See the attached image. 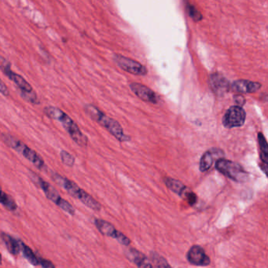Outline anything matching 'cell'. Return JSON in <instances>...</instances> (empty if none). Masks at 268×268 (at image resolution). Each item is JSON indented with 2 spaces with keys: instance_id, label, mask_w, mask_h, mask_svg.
<instances>
[{
  "instance_id": "cell-18",
  "label": "cell",
  "mask_w": 268,
  "mask_h": 268,
  "mask_svg": "<svg viewBox=\"0 0 268 268\" xmlns=\"http://www.w3.org/2000/svg\"><path fill=\"white\" fill-rule=\"evenodd\" d=\"M258 142H259L260 149H261V160L262 161L261 169L264 171L265 174L268 172V145L266 139L263 133L258 134Z\"/></svg>"
},
{
  "instance_id": "cell-29",
  "label": "cell",
  "mask_w": 268,
  "mask_h": 268,
  "mask_svg": "<svg viewBox=\"0 0 268 268\" xmlns=\"http://www.w3.org/2000/svg\"><path fill=\"white\" fill-rule=\"evenodd\" d=\"M39 258V265L43 267V268H55L54 264L51 261H48V260L43 259L41 257H38Z\"/></svg>"
},
{
  "instance_id": "cell-30",
  "label": "cell",
  "mask_w": 268,
  "mask_h": 268,
  "mask_svg": "<svg viewBox=\"0 0 268 268\" xmlns=\"http://www.w3.org/2000/svg\"><path fill=\"white\" fill-rule=\"evenodd\" d=\"M0 93L4 96H9V88L6 85V83L1 80V78H0Z\"/></svg>"
},
{
  "instance_id": "cell-9",
  "label": "cell",
  "mask_w": 268,
  "mask_h": 268,
  "mask_svg": "<svg viewBox=\"0 0 268 268\" xmlns=\"http://www.w3.org/2000/svg\"><path fill=\"white\" fill-rule=\"evenodd\" d=\"M187 258L188 262L194 266L206 267L211 264L209 256L199 246H193L187 253Z\"/></svg>"
},
{
  "instance_id": "cell-19",
  "label": "cell",
  "mask_w": 268,
  "mask_h": 268,
  "mask_svg": "<svg viewBox=\"0 0 268 268\" xmlns=\"http://www.w3.org/2000/svg\"><path fill=\"white\" fill-rule=\"evenodd\" d=\"M1 239L3 241L4 244L6 246L8 251L12 254V255L17 256L20 253V246H19L18 239H13L10 235L8 234L2 233L0 234Z\"/></svg>"
},
{
  "instance_id": "cell-15",
  "label": "cell",
  "mask_w": 268,
  "mask_h": 268,
  "mask_svg": "<svg viewBox=\"0 0 268 268\" xmlns=\"http://www.w3.org/2000/svg\"><path fill=\"white\" fill-rule=\"evenodd\" d=\"M94 225L96 227L100 233L102 235L111 237L115 239L117 236L118 231L115 229L114 226L106 220H101V219H95L94 220Z\"/></svg>"
},
{
  "instance_id": "cell-8",
  "label": "cell",
  "mask_w": 268,
  "mask_h": 268,
  "mask_svg": "<svg viewBox=\"0 0 268 268\" xmlns=\"http://www.w3.org/2000/svg\"><path fill=\"white\" fill-rule=\"evenodd\" d=\"M50 177L52 178V180L56 184L62 187L63 189H65V191L69 193L71 196L73 197L76 199L80 200V201L81 200L83 194H84L85 191H83V189L80 188L75 182L72 181L68 178L64 177L56 172H51Z\"/></svg>"
},
{
  "instance_id": "cell-12",
  "label": "cell",
  "mask_w": 268,
  "mask_h": 268,
  "mask_svg": "<svg viewBox=\"0 0 268 268\" xmlns=\"http://www.w3.org/2000/svg\"><path fill=\"white\" fill-rule=\"evenodd\" d=\"M224 156V152L220 149L213 148L208 150L203 154L200 161V171L202 172H207L210 169L216 160L217 161L220 158H223Z\"/></svg>"
},
{
  "instance_id": "cell-28",
  "label": "cell",
  "mask_w": 268,
  "mask_h": 268,
  "mask_svg": "<svg viewBox=\"0 0 268 268\" xmlns=\"http://www.w3.org/2000/svg\"><path fill=\"white\" fill-rule=\"evenodd\" d=\"M114 239L117 240V242H118L120 244L123 245V246H128L131 244V241H130V239H128L125 235L121 233V232L119 231L118 232H117V236H116V238H115Z\"/></svg>"
},
{
  "instance_id": "cell-14",
  "label": "cell",
  "mask_w": 268,
  "mask_h": 268,
  "mask_svg": "<svg viewBox=\"0 0 268 268\" xmlns=\"http://www.w3.org/2000/svg\"><path fill=\"white\" fill-rule=\"evenodd\" d=\"M125 256L131 262L134 263L138 268H154L148 257L143 253L134 248L128 249L125 252Z\"/></svg>"
},
{
  "instance_id": "cell-23",
  "label": "cell",
  "mask_w": 268,
  "mask_h": 268,
  "mask_svg": "<svg viewBox=\"0 0 268 268\" xmlns=\"http://www.w3.org/2000/svg\"><path fill=\"white\" fill-rule=\"evenodd\" d=\"M17 91H18L20 96L26 102H29L32 105H39L40 104L37 94L35 91H31V92H26V91H19V90Z\"/></svg>"
},
{
  "instance_id": "cell-26",
  "label": "cell",
  "mask_w": 268,
  "mask_h": 268,
  "mask_svg": "<svg viewBox=\"0 0 268 268\" xmlns=\"http://www.w3.org/2000/svg\"><path fill=\"white\" fill-rule=\"evenodd\" d=\"M0 70L5 75L7 74L9 71H11V63L2 55H0Z\"/></svg>"
},
{
  "instance_id": "cell-20",
  "label": "cell",
  "mask_w": 268,
  "mask_h": 268,
  "mask_svg": "<svg viewBox=\"0 0 268 268\" xmlns=\"http://www.w3.org/2000/svg\"><path fill=\"white\" fill-rule=\"evenodd\" d=\"M18 243L20 250L22 252L23 255L26 259L28 260V262L33 266H38L39 265V258L34 254L33 251L28 246H26L22 241L18 240Z\"/></svg>"
},
{
  "instance_id": "cell-27",
  "label": "cell",
  "mask_w": 268,
  "mask_h": 268,
  "mask_svg": "<svg viewBox=\"0 0 268 268\" xmlns=\"http://www.w3.org/2000/svg\"><path fill=\"white\" fill-rule=\"evenodd\" d=\"M183 199L185 200L186 202L190 205V206H194L195 204L198 202V197H197L196 194L193 192V191H190L188 189V191L186 192L183 196Z\"/></svg>"
},
{
  "instance_id": "cell-16",
  "label": "cell",
  "mask_w": 268,
  "mask_h": 268,
  "mask_svg": "<svg viewBox=\"0 0 268 268\" xmlns=\"http://www.w3.org/2000/svg\"><path fill=\"white\" fill-rule=\"evenodd\" d=\"M6 76H7L9 80H12L16 84L17 89L19 91H24L26 92H31V91H34L31 84L28 82L26 81L24 77L17 74L16 72H13L12 70L9 71Z\"/></svg>"
},
{
  "instance_id": "cell-2",
  "label": "cell",
  "mask_w": 268,
  "mask_h": 268,
  "mask_svg": "<svg viewBox=\"0 0 268 268\" xmlns=\"http://www.w3.org/2000/svg\"><path fill=\"white\" fill-rule=\"evenodd\" d=\"M86 114L88 116L91 120L102 126L106 128L109 133L113 135L117 140L120 142H125L130 140V138L124 135V131L120 124L117 122V120H113L110 117H107L106 114H104L99 109L94 106L92 104H87L83 107Z\"/></svg>"
},
{
  "instance_id": "cell-11",
  "label": "cell",
  "mask_w": 268,
  "mask_h": 268,
  "mask_svg": "<svg viewBox=\"0 0 268 268\" xmlns=\"http://www.w3.org/2000/svg\"><path fill=\"white\" fill-rule=\"evenodd\" d=\"M130 87L135 95L144 102L153 104H157L160 102L159 96L153 90L143 84L132 83L130 84Z\"/></svg>"
},
{
  "instance_id": "cell-32",
  "label": "cell",
  "mask_w": 268,
  "mask_h": 268,
  "mask_svg": "<svg viewBox=\"0 0 268 268\" xmlns=\"http://www.w3.org/2000/svg\"><path fill=\"white\" fill-rule=\"evenodd\" d=\"M2 265V254H0V265Z\"/></svg>"
},
{
  "instance_id": "cell-17",
  "label": "cell",
  "mask_w": 268,
  "mask_h": 268,
  "mask_svg": "<svg viewBox=\"0 0 268 268\" xmlns=\"http://www.w3.org/2000/svg\"><path fill=\"white\" fill-rule=\"evenodd\" d=\"M164 181H165L166 187L170 191L177 194L179 196L182 197V198H183L184 194L188 191V188L182 182L179 181V180H175V179H172V178L166 177L165 178Z\"/></svg>"
},
{
  "instance_id": "cell-13",
  "label": "cell",
  "mask_w": 268,
  "mask_h": 268,
  "mask_svg": "<svg viewBox=\"0 0 268 268\" xmlns=\"http://www.w3.org/2000/svg\"><path fill=\"white\" fill-rule=\"evenodd\" d=\"M261 83L250 80H239L234 82L231 85L232 91L239 94H251L259 91Z\"/></svg>"
},
{
  "instance_id": "cell-22",
  "label": "cell",
  "mask_w": 268,
  "mask_h": 268,
  "mask_svg": "<svg viewBox=\"0 0 268 268\" xmlns=\"http://www.w3.org/2000/svg\"><path fill=\"white\" fill-rule=\"evenodd\" d=\"M152 261L154 263L157 268H172V267L169 265V263L164 257L160 256L159 254L156 252H152L150 254Z\"/></svg>"
},
{
  "instance_id": "cell-21",
  "label": "cell",
  "mask_w": 268,
  "mask_h": 268,
  "mask_svg": "<svg viewBox=\"0 0 268 268\" xmlns=\"http://www.w3.org/2000/svg\"><path fill=\"white\" fill-rule=\"evenodd\" d=\"M0 204H2L8 211L14 212L17 210V203L14 199L11 196H9V194L4 192L1 187H0Z\"/></svg>"
},
{
  "instance_id": "cell-6",
  "label": "cell",
  "mask_w": 268,
  "mask_h": 268,
  "mask_svg": "<svg viewBox=\"0 0 268 268\" xmlns=\"http://www.w3.org/2000/svg\"><path fill=\"white\" fill-rule=\"evenodd\" d=\"M246 113L245 109L240 106H231L226 112L223 117V125L224 128H240L246 122Z\"/></svg>"
},
{
  "instance_id": "cell-3",
  "label": "cell",
  "mask_w": 268,
  "mask_h": 268,
  "mask_svg": "<svg viewBox=\"0 0 268 268\" xmlns=\"http://www.w3.org/2000/svg\"><path fill=\"white\" fill-rule=\"evenodd\" d=\"M0 139L3 142L6 146L13 149L18 154H21L24 158L33 164L35 168L41 171H46L47 167L45 164L43 158L37 154L35 150L24 144L22 141L19 140L17 138L8 133H2L0 135Z\"/></svg>"
},
{
  "instance_id": "cell-25",
  "label": "cell",
  "mask_w": 268,
  "mask_h": 268,
  "mask_svg": "<svg viewBox=\"0 0 268 268\" xmlns=\"http://www.w3.org/2000/svg\"><path fill=\"white\" fill-rule=\"evenodd\" d=\"M187 12H188V14L194 21H199V20H202V14L201 13V12L198 11V9H197L194 5H191V4L187 3Z\"/></svg>"
},
{
  "instance_id": "cell-31",
  "label": "cell",
  "mask_w": 268,
  "mask_h": 268,
  "mask_svg": "<svg viewBox=\"0 0 268 268\" xmlns=\"http://www.w3.org/2000/svg\"><path fill=\"white\" fill-rule=\"evenodd\" d=\"M235 101L236 104H237V106H240V107L244 106L245 104H246V98H245V97H243V95H240V94L235 96Z\"/></svg>"
},
{
  "instance_id": "cell-7",
  "label": "cell",
  "mask_w": 268,
  "mask_h": 268,
  "mask_svg": "<svg viewBox=\"0 0 268 268\" xmlns=\"http://www.w3.org/2000/svg\"><path fill=\"white\" fill-rule=\"evenodd\" d=\"M113 59L120 69H122L125 72H129L131 74L138 75V76H146L147 74V69L146 67L140 64L139 61L131 59L120 54H115Z\"/></svg>"
},
{
  "instance_id": "cell-1",
  "label": "cell",
  "mask_w": 268,
  "mask_h": 268,
  "mask_svg": "<svg viewBox=\"0 0 268 268\" xmlns=\"http://www.w3.org/2000/svg\"><path fill=\"white\" fill-rule=\"evenodd\" d=\"M43 113L49 118L59 121L64 129L69 134L71 139L74 141L78 146L87 147L88 139L80 131L77 124L66 113L62 111L59 108L52 106H46L43 109Z\"/></svg>"
},
{
  "instance_id": "cell-4",
  "label": "cell",
  "mask_w": 268,
  "mask_h": 268,
  "mask_svg": "<svg viewBox=\"0 0 268 268\" xmlns=\"http://www.w3.org/2000/svg\"><path fill=\"white\" fill-rule=\"evenodd\" d=\"M29 176L31 181L44 192L47 199L55 203L60 209H62L63 211L69 213L71 216H74L76 211L73 206L69 202H67L66 200L63 199L59 193L57 192V190L53 186L50 185L48 182L44 181L42 178L31 171L29 172Z\"/></svg>"
},
{
  "instance_id": "cell-10",
  "label": "cell",
  "mask_w": 268,
  "mask_h": 268,
  "mask_svg": "<svg viewBox=\"0 0 268 268\" xmlns=\"http://www.w3.org/2000/svg\"><path fill=\"white\" fill-rule=\"evenodd\" d=\"M209 86L217 96H223L231 90V83L218 72L213 73L209 78Z\"/></svg>"
},
{
  "instance_id": "cell-24",
  "label": "cell",
  "mask_w": 268,
  "mask_h": 268,
  "mask_svg": "<svg viewBox=\"0 0 268 268\" xmlns=\"http://www.w3.org/2000/svg\"><path fill=\"white\" fill-rule=\"evenodd\" d=\"M60 157H61V162L64 165L68 167L74 166L76 158H75L74 156H72L69 152L64 150H61Z\"/></svg>"
},
{
  "instance_id": "cell-5",
  "label": "cell",
  "mask_w": 268,
  "mask_h": 268,
  "mask_svg": "<svg viewBox=\"0 0 268 268\" xmlns=\"http://www.w3.org/2000/svg\"><path fill=\"white\" fill-rule=\"evenodd\" d=\"M216 169L221 174L238 183L248 181L249 173L242 165L229 160L220 158L216 162Z\"/></svg>"
}]
</instances>
